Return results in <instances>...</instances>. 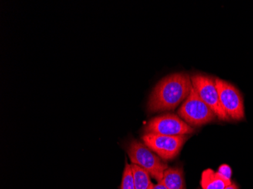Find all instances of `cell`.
I'll use <instances>...</instances> for the list:
<instances>
[{"mask_svg":"<svg viewBox=\"0 0 253 189\" xmlns=\"http://www.w3.org/2000/svg\"><path fill=\"white\" fill-rule=\"evenodd\" d=\"M193 88L187 74L176 73L161 79L149 96L147 110L150 113L171 111L186 100Z\"/></svg>","mask_w":253,"mask_h":189,"instance_id":"cell-1","label":"cell"},{"mask_svg":"<svg viewBox=\"0 0 253 189\" xmlns=\"http://www.w3.org/2000/svg\"><path fill=\"white\" fill-rule=\"evenodd\" d=\"M126 153L132 164L137 165L146 170L152 178L161 183L168 165L158 157L144 143L132 139L126 147Z\"/></svg>","mask_w":253,"mask_h":189,"instance_id":"cell-2","label":"cell"},{"mask_svg":"<svg viewBox=\"0 0 253 189\" xmlns=\"http://www.w3.org/2000/svg\"><path fill=\"white\" fill-rule=\"evenodd\" d=\"M178 114L190 126H199L212 121L215 113L199 96L194 88L178 110Z\"/></svg>","mask_w":253,"mask_h":189,"instance_id":"cell-3","label":"cell"},{"mask_svg":"<svg viewBox=\"0 0 253 189\" xmlns=\"http://www.w3.org/2000/svg\"><path fill=\"white\" fill-rule=\"evenodd\" d=\"M191 82L199 96L219 120H230L221 106L215 79L206 75H196L191 76Z\"/></svg>","mask_w":253,"mask_h":189,"instance_id":"cell-4","label":"cell"},{"mask_svg":"<svg viewBox=\"0 0 253 189\" xmlns=\"http://www.w3.org/2000/svg\"><path fill=\"white\" fill-rule=\"evenodd\" d=\"M187 139V136H164L154 133H146L142 136L144 144L166 160L177 157Z\"/></svg>","mask_w":253,"mask_h":189,"instance_id":"cell-5","label":"cell"},{"mask_svg":"<svg viewBox=\"0 0 253 189\" xmlns=\"http://www.w3.org/2000/svg\"><path fill=\"white\" fill-rule=\"evenodd\" d=\"M220 102L229 119L241 120L245 117L244 100L240 91L227 81L215 78Z\"/></svg>","mask_w":253,"mask_h":189,"instance_id":"cell-6","label":"cell"},{"mask_svg":"<svg viewBox=\"0 0 253 189\" xmlns=\"http://www.w3.org/2000/svg\"><path fill=\"white\" fill-rule=\"evenodd\" d=\"M146 133L164 136H187L193 133V128L177 115L167 114L156 116L145 126Z\"/></svg>","mask_w":253,"mask_h":189,"instance_id":"cell-7","label":"cell"},{"mask_svg":"<svg viewBox=\"0 0 253 189\" xmlns=\"http://www.w3.org/2000/svg\"><path fill=\"white\" fill-rule=\"evenodd\" d=\"M231 183V179L211 169L205 170L202 174V189H224Z\"/></svg>","mask_w":253,"mask_h":189,"instance_id":"cell-8","label":"cell"},{"mask_svg":"<svg viewBox=\"0 0 253 189\" xmlns=\"http://www.w3.org/2000/svg\"><path fill=\"white\" fill-rule=\"evenodd\" d=\"M161 183L168 189H186L185 180L181 167H168Z\"/></svg>","mask_w":253,"mask_h":189,"instance_id":"cell-9","label":"cell"},{"mask_svg":"<svg viewBox=\"0 0 253 189\" xmlns=\"http://www.w3.org/2000/svg\"><path fill=\"white\" fill-rule=\"evenodd\" d=\"M135 189H149L153 186L150 176L146 170L137 165L132 164Z\"/></svg>","mask_w":253,"mask_h":189,"instance_id":"cell-10","label":"cell"},{"mask_svg":"<svg viewBox=\"0 0 253 189\" xmlns=\"http://www.w3.org/2000/svg\"><path fill=\"white\" fill-rule=\"evenodd\" d=\"M121 189H135L131 164H129L127 161L125 162V167L124 170L123 176H122Z\"/></svg>","mask_w":253,"mask_h":189,"instance_id":"cell-11","label":"cell"},{"mask_svg":"<svg viewBox=\"0 0 253 189\" xmlns=\"http://www.w3.org/2000/svg\"><path fill=\"white\" fill-rule=\"evenodd\" d=\"M218 173H221V175L225 176L227 178H231V169H230V167L226 166V165H224L222 167H220L219 170H218Z\"/></svg>","mask_w":253,"mask_h":189,"instance_id":"cell-12","label":"cell"},{"mask_svg":"<svg viewBox=\"0 0 253 189\" xmlns=\"http://www.w3.org/2000/svg\"><path fill=\"white\" fill-rule=\"evenodd\" d=\"M149 189H168L162 183H158L157 184H153Z\"/></svg>","mask_w":253,"mask_h":189,"instance_id":"cell-13","label":"cell"},{"mask_svg":"<svg viewBox=\"0 0 253 189\" xmlns=\"http://www.w3.org/2000/svg\"><path fill=\"white\" fill-rule=\"evenodd\" d=\"M224 189H239V188L237 185L234 184V183H231L230 186H227V187L225 188Z\"/></svg>","mask_w":253,"mask_h":189,"instance_id":"cell-14","label":"cell"}]
</instances>
